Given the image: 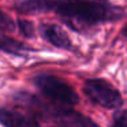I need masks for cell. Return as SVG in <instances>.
<instances>
[{"instance_id": "8", "label": "cell", "mask_w": 127, "mask_h": 127, "mask_svg": "<svg viewBox=\"0 0 127 127\" xmlns=\"http://www.w3.org/2000/svg\"><path fill=\"white\" fill-rule=\"evenodd\" d=\"M17 26L19 33L22 34L26 38H33L34 34H36V29H34V25L28 19H23V18H18L17 19Z\"/></svg>"}, {"instance_id": "7", "label": "cell", "mask_w": 127, "mask_h": 127, "mask_svg": "<svg viewBox=\"0 0 127 127\" xmlns=\"http://www.w3.org/2000/svg\"><path fill=\"white\" fill-rule=\"evenodd\" d=\"M0 51L6 52L12 56H23L26 52H34V48L25 44L23 41H19L17 38L0 33Z\"/></svg>"}, {"instance_id": "10", "label": "cell", "mask_w": 127, "mask_h": 127, "mask_svg": "<svg viewBox=\"0 0 127 127\" xmlns=\"http://www.w3.org/2000/svg\"><path fill=\"white\" fill-rule=\"evenodd\" d=\"M111 127H127V111H118L113 115Z\"/></svg>"}, {"instance_id": "6", "label": "cell", "mask_w": 127, "mask_h": 127, "mask_svg": "<svg viewBox=\"0 0 127 127\" xmlns=\"http://www.w3.org/2000/svg\"><path fill=\"white\" fill-rule=\"evenodd\" d=\"M0 124L3 127H41L34 116L0 107Z\"/></svg>"}, {"instance_id": "1", "label": "cell", "mask_w": 127, "mask_h": 127, "mask_svg": "<svg viewBox=\"0 0 127 127\" xmlns=\"http://www.w3.org/2000/svg\"><path fill=\"white\" fill-rule=\"evenodd\" d=\"M21 14L55 12L64 25L78 33L101 23L116 22L124 17V10L109 0H21L17 4Z\"/></svg>"}, {"instance_id": "11", "label": "cell", "mask_w": 127, "mask_h": 127, "mask_svg": "<svg viewBox=\"0 0 127 127\" xmlns=\"http://www.w3.org/2000/svg\"><path fill=\"white\" fill-rule=\"evenodd\" d=\"M122 34H123L124 37H127V22H126V25H124V28L122 29Z\"/></svg>"}, {"instance_id": "2", "label": "cell", "mask_w": 127, "mask_h": 127, "mask_svg": "<svg viewBox=\"0 0 127 127\" xmlns=\"http://www.w3.org/2000/svg\"><path fill=\"white\" fill-rule=\"evenodd\" d=\"M33 83L38 92H41L49 100L51 105L56 108L72 109L79 101V97L74 88L52 74H37Z\"/></svg>"}, {"instance_id": "4", "label": "cell", "mask_w": 127, "mask_h": 127, "mask_svg": "<svg viewBox=\"0 0 127 127\" xmlns=\"http://www.w3.org/2000/svg\"><path fill=\"white\" fill-rule=\"evenodd\" d=\"M49 119L55 122V124L51 127H100L90 118L74 109H59V108H56Z\"/></svg>"}, {"instance_id": "3", "label": "cell", "mask_w": 127, "mask_h": 127, "mask_svg": "<svg viewBox=\"0 0 127 127\" xmlns=\"http://www.w3.org/2000/svg\"><path fill=\"white\" fill-rule=\"evenodd\" d=\"M83 93L92 102L105 109H119L123 105L122 94L112 83L101 78H90L83 83Z\"/></svg>"}, {"instance_id": "5", "label": "cell", "mask_w": 127, "mask_h": 127, "mask_svg": "<svg viewBox=\"0 0 127 127\" xmlns=\"http://www.w3.org/2000/svg\"><path fill=\"white\" fill-rule=\"evenodd\" d=\"M38 33L44 41L53 45L55 48L64 51H72L71 40L60 26L53 25V23H40Z\"/></svg>"}, {"instance_id": "9", "label": "cell", "mask_w": 127, "mask_h": 127, "mask_svg": "<svg viewBox=\"0 0 127 127\" xmlns=\"http://www.w3.org/2000/svg\"><path fill=\"white\" fill-rule=\"evenodd\" d=\"M0 30H3V32H14L15 30V22L1 8H0Z\"/></svg>"}]
</instances>
